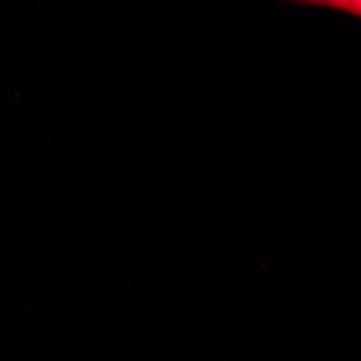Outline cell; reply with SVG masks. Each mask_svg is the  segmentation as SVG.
Instances as JSON below:
<instances>
[{
  "label": "cell",
  "instance_id": "6da1fadb",
  "mask_svg": "<svg viewBox=\"0 0 361 361\" xmlns=\"http://www.w3.org/2000/svg\"><path fill=\"white\" fill-rule=\"evenodd\" d=\"M307 5L344 11V13H350L361 20V0H314V3H307Z\"/></svg>",
  "mask_w": 361,
  "mask_h": 361
}]
</instances>
